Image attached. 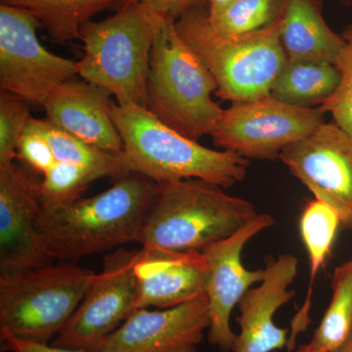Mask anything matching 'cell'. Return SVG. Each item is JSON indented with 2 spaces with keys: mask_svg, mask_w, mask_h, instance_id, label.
I'll return each mask as SVG.
<instances>
[{
  "mask_svg": "<svg viewBox=\"0 0 352 352\" xmlns=\"http://www.w3.org/2000/svg\"><path fill=\"white\" fill-rule=\"evenodd\" d=\"M157 190V183L147 176L127 173L102 193L57 212H41L36 222L39 242L53 261L73 263L138 243Z\"/></svg>",
  "mask_w": 352,
  "mask_h": 352,
  "instance_id": "1",
  "label": "cell"
},
{
  "mask_svg": "<svg viewBox=\"0 0 352 352\" xmlns=\"http://www.w3.org/2000/svg\"><path fill=\"white\" fill-rule=\"evenodd\" d=\"M112 118L132 173L153 182L201 179L228 189L247 175L248 159L199 144L166 126L148 108L113 102Z\"/></svg>",
  "mask_w": 352,
  "mask_h": 352,
  "instance_id": "2",
  "label": "cell"
},
{
  "mask_svg": "<svg viewBox=\"0 0 352 352\" xmlns=\"http://www.w3.org/2000/svg\"><path fill=\"white\" fill-rule=\"evenodd\" d=\"M258 215L251 201L201 179L157 183L138 243L145 249L201 251Z\"/></svg>",
  "mask_w": 352,
  "mask_h": 352,
  "instance_id": "3",
  "label": "cell"
},
{
  "mask_svg": "<svg viewBox=\"0 0 352 352\" xmlns=\"http://www.w3.org/2000/svg\"><path fill=\"white\" fill-rule=\"evenodd\" d=\"M176 31L217 82L222 100L245 103L270 95L287 58L281 43V15L263 29L238 36L214 31L201 6L175 21Z\"/></svg>",
  "mask_w": 352,
  "mask_h": 352,
  "instance_id": "4",
  "label": "cell"
},
{
  "mask_svg": "<svg viewBox=\"0 0 352 352\" xmlns=\"http://www.w3.org/2000/svg\"><path fill=\"white\" fill-rule=\"evenodd\" d=\"M151 14L148 109L166 126L198 141L210 135L223 113L212 98L217 82L176 31L175 20Z\"/></svg>",
  "mask_w": 352,
  "mask_h": 352,
  "instance_id": "5",
  "label": "cell"
},
{
  "mask_svg": "<svg viewBox=\"0 0 352 352\" xmlns=\"http://www.w3.org/2000/svg\"><path fill=\"white\" fill-rule=\"evenodd\" d=\"M80 39L85 55L76 62V75L107 90L120 106L148 108L151 12L136 2H126L113 16L82 25Z\"/></svg>",
  "mask_w": 352,
  "mask_h": 352,
  "instance_id": "6",
  "label": "cell"
},
{
  "mask_svg": "<svg viewBox=\"0 0 352 352\" xmlns=\"http://www.w3.org/2000/svg\"><path fill=\"white\" fill-rule=\"evenodd\" d=\"M96 273L59 261L0 274V340L50 344L76 311Z\"/></svg>",
  "mask_w": 352,
  "mask_h": 352,
  "instance_id": "7",
  "label": "cell"
},
{
  "mask_svg": "<svg viewBox=\"0 0 352 352\" xmlns=\"http://www.w3.org/2000/svg\"><path fill=\"white\" fill-rule=\"evenodd\" d=\"M323 109L298 107L268 96L223 110L210 136L217 147L245 159L274 160L323 124Z\"/></svg>",
  "mask_w": 352,
  "mask_h": 352,
  "instance_id": "8",
  "label": "cell"
},
{
  "mask_svg": "<svg viewBox=\"0 0 352 352\" xmlns=\"http://www.w3.org/2000/svg\"><path fill=\"white\" fill-rule=\"evenodd\" d=\"M138 256V250L120 248L106 254L100 274L95 275L82 302L52 340V346L100 352L109 336L138 309L134 270Z\"/></svg>",
  "mask_w": 352,
  "mask_h": 352,
  "instance_id": "9",
  "label": "cell"
},
{
  "mask_svg": "<svg viewBox=\"0 0 352 352\" xmlns=\"http://www.w3.org/2000/svg\"><path fill=\"white\" fill-rule=\"evenodd\" d=\"M41 25L30 11L0 4V88L43 105L55 88L78 75L76 62L53 54L39 43Z\"/></svg>",
  "mask_w": 352,
  "mask_h": 352,
  "instance_id": "10",
  "label": "cell"
},
{
  "mask_svg": "<svg viewBox=\"0 0 352 352\" xmlns=\"http://www.w3.org/2000/svg\"><path fill=\"white\" fill-rule=\"evenodd\" d=\"M279 159L352 230V138L344 129L335 122H323L307 138L285 148Z\"/></svg>",
  "mask_w": 352,
  "mask_h": 352,
  "instance_id": "11",
  "label": "cell"
},
{
  "mask_svg": "<svg viewBox=\"0 0 352 352\" xmlns=\"http://www.w3.org/2000/svg\"><path fill=\"white\" fill-rule=\"evenodd\" d=\"M272 215H256L249 223L204 250L207 261V296L210 326L208 340L222 352H232L237 335L230 326L231 314L254 283L263 281L264 270H249L242 263L245 245L254 236L274 226Z\"/></svg>",
  "mask_w": 352,
  "mask_h": 352,
  "instance_id": "12",
  "label": "cell"
},
{
  "mask_svg": "<svg viewBox=\"0 0 352 352\" xmlns=\"http://www.w3.org/2000/svg\"><path fill=\"white\" fill-rule=\"evenodd\" d=\"M39 182L14 163L0 166V274L54 263L39 242Z\"/></svg>",
  "mask_w": 352,
  "mask_h": 352,
  "instance_id": "13",
  "label": "cell"
},
{
  "mask_svg": "<svg viewBox=\"0 0 352 352\" xmlns=\"http://www.w3.org/2000/svg\"><path fill=\"white\" fill-rule=\"evenodd\" d=\"M210 326L207 296L160 310L138 308L100 352H198Z\"/></svg>",
  "mask_w": 352,
  "mask_h": 352,
  "instance_id": "14",
  "label": "cell"
},
{
  "mask_svg": "<svg viewBox=\"0 0 352 352\" xmlns=\"http://www.w3.org/2000/svg\"><path fill=\"white\" fill-rule=\"evenodd\" d=\"M298 271V259L293 254L266 258L261 285L250 289L238 303L240 333L232 352H272L289 344L288 329L275 325L274 315L295 296L296 291L289 288Z\"/></svg>",
  "mask_w": 352,
  "mask_h": 352,
  "instance_id": "15",
  "label": "cell"
},
{
  "mask_svg": "<svg viewBox=\"0 0 352 352\" xmlns=\"http://www.w3.org/2000/svg\"><path fill=\"white\" fill-rule=\"evenodd\" d=\"M138 308H170L207 296L208 266L201 251H138Z\"/></svg>",
  "mask_w": 352,
  "mask_h": 352,
  "instance_id": "16",
  "label": "cell"
},
{
  "mask_svg": "<svg viewBox=\"0 0 352 352\" xmlns=\"http://www.w3.org/2000/svg\"><path fill=\"white\" fill-rule=\"evenodd\" d=\"M111 96L104 88L72 78L44 101L45 119L102 151L122 154L124 143L113 120Z\"/></svg>",
  "mask_w": 352,
  "mask_h": 352,
  "instance_id": "17",
  "label": "cell"
},
{
  "mask_svg": "<svg viewBox=\"0 0 352 352\" xmlns=\"http://www.w3.org/2000/svg\"><path fill=\"white\" fill-rule=\"evenodd\" d=\"M322 0H284L281 43L288 60H314L336 65L346 45L322 15Z\"/></svg>",
  "mask_w": 352,
  "mask_h": 352,
  "instance_id": "18",
  "label": "cell"
},
{
  "mask_svg": "<svg viewBox=\"0 0 352 352\" xmlns=\"http://www.w3.org/2000/svg\"><path fill=\"white\" fill-rule=\"evenodd\" d=\"M340 226H342V219L339 212L325 201L315 199L308 201L303 208L300 231L309 258V286L307 298L294 319L293 333L289 344H293L294 336L305 330L309 322L308 314L311 307L315 279L330 256Z\"/></svg>",
  "mask_w": 352,
  "mask_h": 352,
  "instance_id": "19",
  "label": "cell"
},
{
  "mask_svg": "<svg viewBox=\"0 0 352 352\" xmlns=\"http://www.w3.org/2000/svg\"><path fill=\"white\" fill-rule=\"evenodd\" d=\"M335 65L314 60H287L271 88L270 96L298 107L323 103L339 87Z\"/></svg>",
  "mask_w": 352,
  "mask_h": 352,
  "instance_id": "20",
  "label": "cell"
},
{
  "mask_svg": "<svg viewBox=\"0 0 352 352\" xmlns=\"http://www.w3.org/2000/svg\"><path fill=\"white\" fill-rule=\"evenodd\" d=\"M7 6L25 9L36 16L58 43L80 39L82 25L96 14L124 0H0Z\"/></svg>",
  "mask_w": 352,
  "mask_h": 352,
  "instance_id": "21",
  "label": "cell"
},
{
  "mask_svg": "<svg viewBox=\"0 0 352 352\" xmlns=\"http://www.w3.org/2000/svg\"><path fill=\"white\" fill-rule=\"evenodd\" d=\"M28 126L41 133L48 141L57 163L82 166L115 179L132 173L124 153L120 155L102 151L83 142L53 124L50 120L30 118Z\"/></svg>",
  "mask_w": 352,
  "mask_h": 352,
  "instance_id": "22",
  "label": "cell"
},
{
  "mask_svg": "<svg viewBox=\"0 0 352 352\" xmlns=\"http://www.w3.org/2000/svg\"><path fill=\"white\" fill-rule=\"evenodd\" d=\"M332 300L310 344L323 352H335L352 333V258L333 273Z\"/></svg>",
  "mask_w": 352,
  "mask_h": 352,
  "instance_id": "23",
  "label": "cell"
},
{
  "mask_svg": "<svg viewBox=\"0 0 352 352\" xmlns=\"http://www.w3.org/2000/svg\"><path fill=\"white\" fill-rule=\"evenodd\" d=\"M98 171L66 163H56L39 182L41 212H54L80 200L92 182L103 178Z\"/></svg>",
  "mask_w": 352,
  "mask_h": 352,
  "instance_id": "24",
  "label": "cell"
},
{
  "mask_svg": "<svg viewBox=\"0 0 352 352\" xmlns=\"http://www.w3.org/2000/svg\"><path fill=\"white\" fill-rule=\"evenodd\" d=\"M284 0H235L226 10L208 22L215 32L224 36H238L263 29L276 21Z\"/></svg>",
  "mask_w": 352,
  "mask_h": 352,
  "instance_id": "25",
  "label": "cell"
},
{
  "mask_svg": "<svg viewBox=\"0 0 352 352\" xmlns=\"http://www.w3.org/2000/svg\"><path fill=\"white\" fill-rule=\"evenodd\" d=\"M340 34L346 45L335 65L340 74V85L320 107L352 138V24L346 25Z\"/></svg>",
  "mask_w": 352,
  "mask_h": 352,
  "instance_id": "26",
  "label": "cell"
},
{
  "mask_svg": "<svg viewBox=\"0 0 352 352\" xmlns=\"http://www.w3.org/2000/svg\"><path fill=\"white\" fill-rule=\"evenodd\" d=\"M32 116L24 99L1 90L0 92V166L15 162L18 145Z\"/></svg>",
  "mask_w": 352,
  "mask_h": 352,
  "instance_id": "27",
  "label": "cell"
},
{
  "mask_svg": "<svg viewBox=\"0 0 352 352\" xmlns=\"http://www.w3.org/2000/svg\"><path fill=\"white\" fill-rule=\"evenodd\" d=\"M18 155L30 168L43 175L57 163L48 141L28 124L20 138Z\"/></svg>",
  "mask_w": 352,
  "mask_h": 352,
  "instance_id": "28",
  "label": "cell"
},
{
  "mask_svg": "<svg viewBox=\"0 0 352 352\" xmlns=\"http://www.w3.org/2000/svg\"><path fill=\"white\" fill-rule=\"evenodd\" d=\"M126 2H136L149 12L176 21L183 14L201 6L206 0H124L122 4Z\"/></svg>",
  "mask_w": 352,
  "mask_h": 352,
  "instance_id": "29",
  "label": "cell"
},
{
  "mask_svg": "<svg viewBox=\"0 0 352 352\" xmlns=\"http://www.w3.org/2000/svg\"><path fill=\"white\" fill-rule=\"evenodd\" d=\"M0 349L2 352H87L80 349L54 346L52 344H36L14 337L0 340Z\"/></svg>",
  "mask_w": 352,
  "mask_h": 352,
  "instance_id": "30",
  "label": "cell"
},
{
  "mask_svg": "<svg viewBox=\"0 0 352 352\" xmlns=\"http://www.w3.org/2000/svg\"><path fill=\"white\" fill-rule=\"evenodd\" d=\"M235 0H206L208 3V14L210 17L219 15L222 11L226 10Z\"/></svg>",
  "mask_w": 352,
  "mask_h": 352,
  "instance_id": "31",
  "label": "cell"
},
{
  "mask_svg": "<svg viewBox=\"0 0 352 352\" xmlns=\"http://www.w3.org/2000/svg\"><path fill=\"white\" fill-rule=\"evenodd\" d=\"M335 352H352V333L349 339L344 342L342 346H340Z\"/></svg>",
  "mask_w": 352,
  "mask_h": 352,
  "instance_id": "32",
  "label": "cell"
},
{
  "mask_svg": "<svg viewBox=\"0 0 352 352\" xmlns=\"http://www.w3.org/2000/svg\"><path fill=\"white\" fill-rule=\"evenodd\" d=\"M296 352H323L319 351L318 349H316L314 346H312L311 344H302L300 347H298V351Z\"/></svg>",
  "mask_w": 352,
  "mask_h": 352,
  "instance_id": "33",
  "label": "cell"
},
{
  "mask_svg": "<svg viewBox=\"0 0 352 352\" xmlns=\"http://www.w3.org/2000/svg\"><path fill=\"white\" fill-rule=\"evenodd\" d=\"M340 1L344 2V3L349 4V6H351L352 0H340Z\"/></svg>",
  "mask_w": 352,
  "mask_h": 352,
  "instance_id": "34",
  "label": "cell"
},
{
  "mask_svg": "<svg viewBox=\"0 0 352 352\" xmlns=\"http://www.w3.org/2000/svg\"><path fill=\"white\" fill-rule=\"evenodd\" d=\"M351 7H352V2H351Z\"/></svg>",
  "mask_w": 352,
  "mask_h": 352,
  "instance_id": "35",
  "label": "cell"
},
{
  "mask_svg": "<svg viewBox=\"0 0 352 352\" xmlns=\"http://www.w3.org/2000/svg\"><path fill=\"white\" fill-rule=\"evenodd\" d=\"M351 233H352V230H351Z\"/></svg>",
  "mask_w": 352,
  "mask_h": 352,
  "instance_id": "36",
  "label": "cell"
}]
</instances>
